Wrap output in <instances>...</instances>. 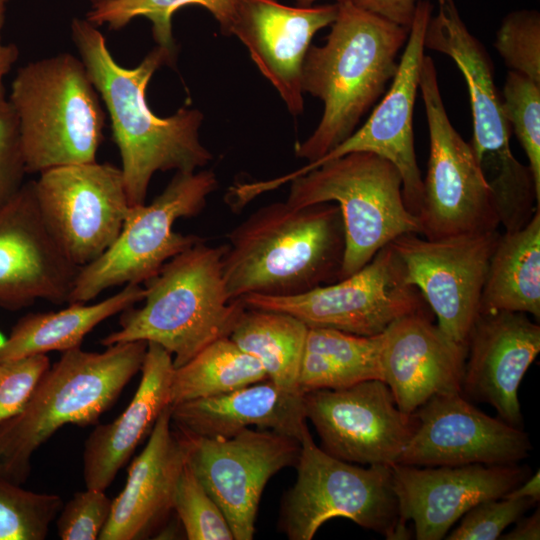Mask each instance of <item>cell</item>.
<instances>
[{
    "label": "cell",
    "mask_w": 540,
    "mask_h": 540,
    "mask_svg": "<svg viewBox=\"0 0 540 540\" xmlns=\"http://www.w3.org/2000/svg\"><path fill=\"white\" fill-rule=\"evenodd\" d=\"M96 27L75 18L72 39L109 113L129 204H144L156 172H194L213 159L199 138L203 114L186 107L165 118L154 114L146 88L155 71L172 62L175 54L157 45L136 67H122Z\"/></svg>",
    "instance_id": "obj_1"
},
{
    "label": "cell",
    "mask_w": 540,
    "mask_h": 540,
    "mask_svg": "<svg viewBox=\"0 0 540 540\" xmlns=\"http://www.w3.org/2000/svg\"><path fill=\"white\" fill-rule=\"evenodd\" d=\"M222 259L231 300L294 296L340 279L345 234L337 204L265 205L228 234Z\"/></svg>",
    "instance_id": "obj_2"
},
{
    "label": "cell",
    "mask_w": 540,
    "mask_h": 540,
    "mask_svg": "<svg viewBox=\"0 0 540 540\" xmlns=\"http://www.w3.org/2000/svg\"><path fill=\"white\" fill-rule=\"evenodd\" d=\"M408 32L351 1L338 3L325 44L310 45L303 61L302 91L319 98L324 110L314 132L296 144L297 157L315 162L355 131L393 79Z\"/></svg>",
    "instance_id": "obj_3"
},
{
    "label": "cell",
    "mask_w": 540,
    "mask_h": 540,
    "mask_svg": "<svg viewBox=\"0 0 540 540\" xmlns=\"http://www.w3.org/2000/svg\"><path fill=\"white\" fill-rule=\"evenodd\" d=\"M147 342L81 347L62 352L16 415L0 423V476L18 485L31 472L33 454L67 424L94 425L140 370Z\"/></svg>",
    "instance_id": "obj_4"
},
{
    "label": "cell",
    "mask_w": 540,
    "mask_h": 540,
    "mask_svg": "<svg viewBox=\"0 0 540 540\" xmlns=\"http://www.w3.org/2000/svg\"><path fill=\"white\" fill-rule=\"evenodd\" d=\"M225 251L226 244L209 246L203 239L171 258L145 282L144 304L123 311L120 328L101 344L156 343L177 368L215 340L229 337L246 306L227 295Z\"/></svg>",
    "instance_id": "obj_5"
},
{
    "label": "cell",
    "mask_w": 540,
    "mask_h": 540,
    "mask_svg": "<svg viewBox=\"0 0 540 540\" xmlns=\"http://www.w3.org/2000/svg\"><path fill=\"white\" fill-rule=\"evenodd\" d=\"M8 101L27 174L96 161L105 113L81 59L60 53L22 66Z\"/></svg>",
    "instance_id": "obj_6"
},
{
    "label": "cell",
    "mask_w": 540,
    "mask_h": 540,
    "mask_svg": "<svg viewBox=\"0 0 540 540\" xmlns=\"http://www.w3.org/2000/svg\"><path fill=\"white\" fill-rule=\"evenodd\" d=\"M290 182L288 205L334 202L339 207L345 234L340 279L361 269L397 237L421 234L417 216L404 201L400 173L375 154H346Z\"/></svg>",
    "instance_id": "obj_7"
},
{
    "label": "cell",
    "mask_w": 540,
    "mask_h": 540,
    "mask_svg": "<svg viewBox=\"0 0 540 540\" xmlns=\"http://www.w3.org/2000/svg\"><path fill=\"white\" fill-rule=\"evenodd\" d=\"M439 9L426 27L425 48L449 56L468 88L473 120L469 143L492 190L499 216L507 222L528 217L537 203L534 180L510 148L511 128L494 83L490 58L469 32L453 0H437Z\"/></svg>",
    "instance_id": "obj_8"
},
{
    "label": "cell",
    "mask_w": 540,
    "mask_h": 540,
    "mask_svg": "<svg viewBox=\"0 0 540 540\" xmlns=\"http://www.w3.org/2000/svg\"><path fill=\"white\" fill-rule=\"evenodd\" d=\"M217 186L211 170L176 172L150 204L130 206L113 244L79 269L67 303H87L108 288L145 283L171 258L203 240L174 231V224L199 214Z\"/></svg>",
    "instance_id": "obj_9"
},
{
    "label": "cell",
    "mask_w": 540,
    "mask_h": 540,
    "mask_svg": "<svg viewBox=\"0 0 540 540\" xmlns=\"http://www.w3.org/2000/svg\"><path fill=\"white\" fill-rule=\"evenodd\" d=\"M297 479L285 495L280 527L291 540H311L327 521L342 517L388 539H404L390 466L363 468L318 447L308 432L300 441Z\"/></svg>",
    "instance_id": "obj_10"
},
{
    "label": "cell",
    "mask_w": 540,
    "mask_h": 540,
    "mask_svg": "<svg viewBox=\"0 0 540 540\" xmlns=\"http://www.w3.org/2000/svg\"><path fill=\"white\" fill-rule=\"evenodd\" d=\"M419 90L429 130L430 153L417 218L432 240L498 230L492 190L474 156L450 122L430 56L422 62Z\"/></svg>",
    "instance_id": "obj_11"
},
{
    "label": "cell",
    "mask_w": 540,
    "mask_h": 540,
    "mask_svg": "<svg viewBox=\"0 0 540 540\" xmlns=\"http://www.w3.org/2000/svg\"><path fill=\"white\" fill-rule=\"evenodd\" d=\"M240 300L246 307L290 314L308 327L360 336L381 334L404 316L427 312L391 244L361 269L333 283L294 296L248 294Z\"/></svg>",
    "instance_id": "obj_12"
},
{
    "label": "cell",
    "mask_w": 540,
    "mask_h": 540,
    "mask_svg": "<svg viewBox=\"0 0 540 540\" xmlns=\"http://www.w3.org/2000/svg\"><path fill=\"white\" fill-rule=\"evenodd\" d=\"M33 185L46 225L79 268L116 240L130 207L121 168L96 161L60 166Z\"/></svg>",
    "instance_id": "obj_13"
},
{
    "label": "cell",
    "mask_w": 540,
    "mask_h": 540,
    "mask_svg": "<svg viewBox=\"0 0 540 540\" xmlns=\"http://www.w3.org/2000/svg\"><path fill=\"white\" fill-rule=\"evenodd\" d=\"M432 11L433 6L428 0H418L391 86L365 124L317 161L278 178L252 182L254 195L274 190L328 160L350 153L368 152L395 166L402 178L406 206L417 216L423 178L414 148L413 110L425 56L424 37Z\"/></svg>",
    "instance_id": "obj_14"
},
{
    "label": "cell",
    "mask_w": 540,
    "mask_h": 540,
    "mask_svg": "<svg viewBox=\"0 0 540 540\" xmlns=\"http://www.w3.org/2000/svg\"><path fill=\"white\" fill-rule=\"evenodd\" d=\"M498 230L432 240L404 234L390 244L401 259L407 282L418 289L439 329L467 348Z\"/></svg>",
    "instance_id": "obj_15"
},
{
    "label": "cell",
    "mask_w": 540,
    "mask_h": 540,
    "mask_svg": "<svg viewBox=\"0 0 540 540\" xmlns=\"http://www.w3.org/2000/svg\"><path fill=\"white\" fill-rule=\"evenodd\" d=\"M186 435L187 464L221 508L234 540L253 539L263 490L273 475L296 466L300 441L258 428L223 439Z\"/></svg>",
    "instance_id": "obj_16"
},
{
    "label": "cell",
    "mask_w": 540,
    "mask_h": 540,
    "mask_svg": "<svg viewBox=\"0 0 540 540\" xmlns=\"http://www.w3.org/2000/svg\"><path fill=\"white\" fill-rule=\"evenodd\" d=\"M303 405L321 448L355 464H396L417 426L415 413L400 410L382 380L310 391Z\"/></svg>",
    "instance_id": "obj_17"
},
{
    "label": "cell",
    "mask_w": 540,
    "mask_h": 540,
    "mask_svg": "<svg viewBox=\"0 0 540 540\" xmlns=\"http://www.w3.org/2000/svg\"><path fill=\"white\" fill-rule=\"evenodd\" d=\"M414 413L416 429L396 464L507 465L528 457L532 448L522 429L485 414L462 392L436 395Z\"/></svg>",
    "instance_id": "obj_18"
},
{
    "label": "cell",
    "mask_w": 540,
    "mask_h": 540,
    "mask_svg": "<svg viewBox=\"0 0 540 540\" xmlns=\"http://www.w3.org/2000/svg\"><path fill=\"white\" fill-rule=\"evenodd\" d=\"M79 269L46 225L33 181L24 183L0 209V308L67 303Z\"/></svg>",
    "instance_id": "obj_19"
},
{
    "label": "cell",
    "mask_w": 540,
    "mask_h": 540,
    "mask_svg": "<svg viewBox=\"0 0 540 540\" xmlns=\"http://www.w3.org/2000/svg\"><path fill=\"white\" fill-rule=\"evenodd\" d=\"M391 485L402 523L412 521L417 540H441L473 506L500 498L529 476L507 465L390 466Z\"/></svg>",
    "instance_id": "obj_20"
},
{
    "label": "cell",
    "mask_w": 540,
    "mask_h": 540,
    "mask_svg": "<svg viewBox=\"0 0 540 540\" xmlns=\"http://www.w3.org/2000/svg\"><path fill=\"white\" fill-rule=\"evenodd\" d=\"M338 3L287 6L278 0H233L228 34L247 47L260 72L275 87L289 112H303L302 65L311 40L331 25Z\"/></svg>",
    "instance_id": "obj_21"
},
{
    "label": "cell",
    "mask_w": 540,
    "mask_h": 540,
    "mask_svg": "<svg viewBox=\"0 0 540 540\" xmlns=\"http://www.w3.org/2000/svg\"><path fill=\"white\" fill-rule=\"evenodd\" d=\"M540 352V327L520 312L479 313L467 341L461 391L521 427L520 383Z\"/></svg>",
    "instance_id": "obj_22"
},
{
    "label": "cell",
    "mask_w": 540,
    "mask_h": 540,
    "mask_svg": "<svg viewBox=\"0 0 540 540\" xmlns=\"http://www.w3.org/2000/svg\"><path fill=\"white\" fill-rule=\"evenodd\" d=\"M189 449V437L172 429L169 405L157 418L145 448L130 465L126 484L112 500L109 519L98 539L139 540L155 532L173 510Z\"/></svg>",
    "instance_id": "obj_23"
},
{
    "label": "cell",
    "mask_w": 540,
    "mask_h": 540,
    "mask_svg": "<svg viewBox=\"0 0 540 540\" xmlns=\"http://www.w3.org/2000/svg\"><path fill=\"white\" fill-rule=\"evenodd\" d=\"M467 348L448 338L428 312L404 316L383 332V381L397 407L414 413L430 398L462 392Z\"/></svg>",
    "instance_id": "obj_24"
},
{
    "label": "cell",
    "mask_w": 540,
    "mask_h": 540,
    "mask_svg": "<svg viewBox=\"0 0 540 540\" xmlns=\"http://www.w3.org/2000/svg\"><path fill=\"white\" fill-rule=\"evenodd\" d=\"M171 422L194 437L230 438L252 426L301 441L309 432L303 395L264 380L228 393L171 406Z\"/></svg>",
    "instance_id": "obj_25"
},
{
    "label": "cell",
    "mask_w": 540,
    "mask_h": 540,
    "mask_svg": "<svg viewBox=\"0 0 540 540\" xmlns=\"http://www.w3.org/2000/svg\"><path fill=\"white\" fill-rule=\"evenodd\" d=\"M140 371L141 380L126 409L114 421L96 425L85 440L82 458L86 488L105 491L170 405L174 371L171 354L148 342Z\"/></svg>",
    "instance_id": "obj_26"
},
{
    "label": "cell",
    "mask_w": 540,
    "mask_h": 540,
    "mask_svg": "<svg viewBox=\"0 0 540 540\" xmlns=\"http://www.w3.org/2000/svg\"><path fill=\"white\" fill-rule=\"evenodd\" d=\"M144 296L141 284H127L98 303H71L59 311L26 314L0 347V360L81 347L84 337L98 324L142 302Z\"/></svg>",
    "instance_id": "obj_27"
},
{
    "label": "cell",
    "mask_w": 540,
    "mask_h": 540,
    "mask_svg": "<svg viewBox=\"0 0 540 540\" xmlns=\"http://www.w3.org/2000/svg\"><path fill=\"white\" fill-rule=\"evenodd\" d=\"M540 317V208L522 228L500 234L490 258L479 313Z\"/></svg>",
    "instance_id": "obj_28"
},
{
    "label": "cell",
    "mask_w": 540,
    "mask_h": 540,
    "mask_svg": "<svg viewBox=\"0 0 540 540\" xmlns=\"http://www.w3.org/2000/svg\"><path fill=\"white\" fill-rule=\"evenodd\" d=\"M383 333L360 336L308 327L298 389L304 393L339 389L368 380H382Z\"/></svg>",
    "instance_id": "obj_29"
},
{
    "label": "cell",
    "mask_w": 540,
    "mask_h": 540,
    "mask_svg": "<svg viewBox=\"0 0 540 540\" xmlns=\"http://www.w3.org/2000/svg\"><path fill=\"white\" fill-rule=\"evenodd\" d=\"M307 331L308 326L290 314L246 307L229 337L260 362L268 380L301 394L298 375Z\"/></svg>",
    "instance_id": "obj_30"
},
{
    "label": "cell",
    "mask_w": 540,
    "mask_h": 540,
    "mask_svg": "<svg viewBox=\"0 0 540 540\" xmlns=\"http://www.w3.org/2000/svg\"><path fill=\"white\" fill-rule=\"evenodd\" d=\"M267 379L255 357L243 351L230 337H222L174 368L170 405L228 393Z\"/></svg>",
    "instance_id": "obj_31"
},
{
    "label": "cell",
    "mask_w": 540,
    "mask_h": 540,
    "mask_svg": "<svg viewBox=\"0 0 540 540\" xmlns=\"http://www.w3.org/2000/svg\"><path fill=\"white\" fill-rule=\"evenodd\" d=\"M187 5L207 9L218 21L221 32L228 34L233 0H106L93 5L85 19L95 26L107 25L112 30H119L133 19L145 17L152 23L157 45L175 54L172 16Z\"/></svg>",
    "instance_id": "obj_32"
},
{
    "label": "cell",
    "mask_w": 540,
    "mask_h": 540,
    "mask_svg": "<svg viewBox=\"0 0 540 540\" xmlns=\"http://www.w3.org/2000/svg\"><path fill=\"white\" fill-rule=\"evenodd\" d=\"M62 506L57 494L29 491L0 476V540H44Z\"/></svg>",
    "instance_id": "obj_33"
},
{
    "label": "cell",
    "mask_w": 540,
    "mask_h": 540,
    "mask_svg": "<svg viewBox=\"0 0 540 540\" xmlns=\"http://www.w3.org/2000/svg\"><path fill=\"white\" fill-rule=\"evenodd\" d=\"M501 102L511 131L528 158L536 195L540 199V84L509 71Z\"/></svg>",
    "instance_id": "obj_34"
},
{
    "label": "cell",
    "mask_w": 540,
    "mask_h": 540,
    "mask_svg": "<svg viewBox=\"0 0 540 540\" xmlns=\"http://www.w3.org/2000/svg\"><path fill=\"white\" fill-rule=\"evenodd\" d=\"M173 510L189 540H234L221 508L188 464L185 465L177 484Z\"/></svg>",
    "instance_id": "obj_35"
},
{
    "label": "cell",
    "mask_w": 540,
    "mask_h": 540,
    "mask_svg": "<svg viewBox=\"0 0 540 540\" xmlns=\"http://www.w3.org/2000/svg\"><path fill=\"white\" fill-rule=\"evenodd\" d=\"M494 47L510 69L540 84V14L517 10L507 14Z\"/></svg>",
    "instance_id": "obj_36"
},
{
    "label": "cell",
    "mask_w": 540,
    "mask_h": 540,
    "mask_svg": "<svg viewBox=\"0 0 540 540\" xmlns=\"http://www.w3.org/2000/svg\"><path fill=\"white\" fill-rule=\"evenodd\" d=\"M536 502L524 498L500 497L479 502L446 535L448 540H495L510 524L523 516Z\"/></svg>",
    "instance_id": "obj_37"
},
{
    "label": "cell",
    "mask_w": 540,
    "mask_h": 540,
    "mask_svg": "<svg viewBox=\"0 0 540 540\" xmlns=\"http://www.w3.org/2000/svg\"><path fill=\"white\" fill-rule=\"evenodd\" d=\"M111 508L112 500L103 490L86 488L75 493L59 512L56 521L59 538L98 539L109 519Z\"/></svg>",
    "instance_id": "obj_38"
},
{
    "label": "cell",
    "mask_w": 540,
    "mask_h": 540,
    "mask_svg": "<svg viewBox=\"0 0 540 540\" xmlns=\"http://www.w3.org/2000/svg\"><path fill=\"white\" fill-rule=\"evenodd\" d=\"M49 367L46 354L0 360V423L22 410Z\"/></svg>",
    "instance_id": "obj_39"
},
{
    "label": "cell",
    "mask_w": 540,
    "mask_h": 540,
    "mask_svg": "<svg viewBox=\"0 0 540 540\" xmlns=\"http://www.w3.org/2000/svg\"><path fill=\"white\" fill-rule=\"evenodd\" d=\"M25 174L16 115L8 99H0V209L22 188Z\"/></svg>",
    "instance_id": "obj_40"
},
{
    "label": "cell",
    "mask_w": 540,
    "mask_h": 540,
    "mask_svg": "<svg viewBox=\"0 0 540 540\" xmlns=\"http://www.w3.org/2000/svg\"><path fill=\"white\" fill-rule=\"evenodd\" d=\"M356 6L410 28L418 0H351Z\"/></svg>",
    "instance_id": "obj_41"
},
{
    "label": "cell",
    "mask_w": 540,
    "mask_h": 540,
    "mask_svg": "<svg viewBox=\"0 0 540 540\" xmlns=\"http://www.w3.org/2000/svg\"><path fill=\"white\" fill-rule=\"evenodd\" d=\"M515 527L508 533L501 535L503 540H539L540 539V512L537 509L532 515L516 521Z\"/></svg>",
    "instance_id": "obj_42"
},
{
    "label": "cell",
    "mask_w": 540,
    "mask_h": 540,
    "mask_svg": "<svg viewBox=\"0 0 540 540\" xmlns=\"http://www.w3.org/2000/svg\"><path fill=\"white\" fill-rule=\"evenodd\" d=\"M5 12V4L0 3V99L5 98L3 80L19 56V50L16 45L11 43L3 44L1 40V31L5 22Z\"/></svg>",
    "instance_id": "obj_43"
},
{
    "label": "cell",
    "mask_w": 540,
    "mask_h": 540,
    "mask_svg": "<svg viewBox=\"0 0 540 540\" xmlns=\"http://www.w3.org/2000/svg\"><path fill=\"white\" fill-rule=\"evenodd\" d=\"M507 498H524L530 499L534 502H538L540 498V477L539 471L532 476H528L523 482H521L514 489L503 495Z\"/></svg>",
    "instance_id": "obj_44"
},
{
    "label": "cell",
    "mask_w": 540,
    "mask_h": 540,
    "mask_svg": "<svg viewBox=\"0 0 540 540\" xmlns=\"http://www.w3.org/2000/svg\"><path fill=\"white\" fill-rule=\"evenodd\" d=\"M298 4V6H302V7H309V6H312V4L317 1V0H295ZM336 3H344V2H349L351 0H335Z\"/></svg>",
    "instance_id": "obj_45"
},
{
    "label": "cell",
    "mask_w": 540,
    "mask_h": 540,
    "mask_svg": "<svg viewBox=\"0 0 540 540\" xmlns=\"http://www.w3.org/2000/svg\"><path fill=\"white\" fill-rule=\"evenodd\" d=\"M89 1L91 2L92 6H93V5L99 4L101 2H104L106 0H89Z\"/></svg>",
    "instance_id": "obj_46"
},
{
    "label": "cell",
    "mask_w": 540,
    "mask_h": 540,
    "mask_svg": "<svg viewBox=\"0 0 540 540\" xmlns=\"http://www.w3.org/2000/svg\"><path fill=\"white\" fill-rule=\"evenodd\" d=\"M6 338L3 337V335L0 333V347L4 344Z\"/></svg>",
    "instance_id": "obj_47"
},
{
    "label": "cell",
    "mask_w": 540,
    "mask_h": 540,
    "mask_svg": "<svg viewBox=\"0 0 540 540\" xmlns=\"http://www.w3.org/2000/svg\"><path fill=\"white\" fill-rule=\"evenodd\" d=\"M7 1H9V0H0V3L6 4Z\"/></svg>",
    "instance_id": "obj_48"
}]
</instances>
